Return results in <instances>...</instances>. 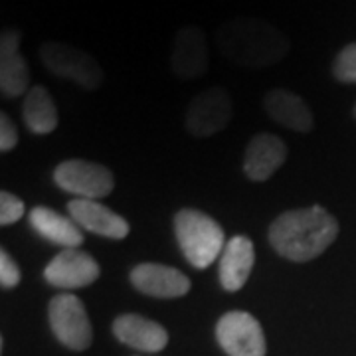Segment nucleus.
I'll return each mask as SVG.
<instances>
[{
	"instance_id": "obj_1",
	"label": "nucleus",
	"mask_w": 356,
	"mask_h": 356,
	"mask_svg": "<svg viewBox=\"0 0 356 356\" xmlns=\"http://www.w3.org/2000/svg\"><path fill=\"white\" fill-rule=\"evenodd\" d=\"M339 236V222L323 206L297 208L283 212L269 226L271 248L289 261H311Z\"/></svg>"
},
{
	"instance_id": "obj_12",
	"label": "nucleus",
	"mask_w": 356,
	"mask_h": 356,
	"mask_svg": "<svg viewBox=\"0 0 356 356\" xmlns=\"http://www.w3.org/2000/svg\"><path fill=\"white\" fill-rule=\"evenodd\" d=\"M131 283L137 291L156 299H177L191 291V280L177 267L163 264H139L133 267Z\"/></svg>"
},
{
	"instance_id": "obj_13",
	"label": "nucleus",
	"mask_w": 356,
	"mask_h": 356,
	"mask_svg": "<svg viewBox=\"0 0 356 356\" xmlns=\"http://www.w3.org/2000/svg\"><path fill=\"white\" fill-rule=\"evenodd\" d=\"M30 89V65L20 54V32L4 30L0 36V91L14 99L26 95Z\"/></svg>"
},
{
	"instance_id": "obj_22",
	"label": "nucleus",
	"mask_w": 356,
	"mask_h": 356,
	"mask_svg": "<svg viewBox=\"0 0 356 356\" xmlns=\"http://www.w3.org/2000/svg\"><path fill=\"white\" fill-rule=\"evenodd\" d=\"M22 280V271L18 264L13 259V255L6 250H0V285L2 289H14Z\"/></svg>"
},
{
	"instance_id": "obj_2",
	"label": "nucleus",
	"mask_w": 356,
	"mask_h": 356,
	"mask_svg": "<svg viewBox=\"0 0 356 356\" xmlns=\"http://www.w3.org/2000/svg\"><path fill=\"white\" fill-rule=\"evenodd\" d=\"M216 44L226 60L250 70L277 64L291 50V40L285 32L261 18L250 16L224 22L218 28Z\"/></svg>"
},
{
	"instance_id": "obj_3",
	"label": "nucleus",
	"mask_w": 356,
	"mask_h": 356,
	"mask_svg": "<svg viewBox=\"0 0 356 356\" xmlns=\"http://www.w3.org/2000/svg\"><path fill=\"white\" fill-rule=\"evenodd\" d=\"M175 234L182 255L196 269L212 266L228 243L224 228L216 220L194 208H182L177 212Z\"/></svg>"
},
{
	"instance_id": "obj_7",
	"label": "nucleus",
	"mask_w": 356,
	"mask_h": 356,
	"mask_svg": "<svg viewBox=\"0 0 356 356\" xmlns=\"http://www.w3.org/2000/svg\"><path fill=\"white\" fill-rule=\"evenodd\" d=\"M232 97L224 88H208L192 97L184 125L192 137H212L232 121Z\"/></svg>"
},
{
	"instance_id": "obj_5",
	"label": "nucleus",
	"mask_w": 356,
	"mask_h": 356,
	"mask_svg": "<svg viewBox=\"0 0 356 356\" xmlns=\"http://www.w3.org/2000/svg\"><path fill=\"white\" fill-rule=\"evenodd\" d=\"M54 182L81 200H102L115 188L113 172L107 166L83 159L60 163L54 170Z\"/></svg>"
},
{
	"instance_id": "obj_9",
	"label": "nucleus",
	"mask_w": 356,
	"mask_h": 356,
	"mask_svg": "<svg viewBox=\"0 0 356 356\" xmlns=\"http://www.w3.org/2000/svg\"><path fill=\"white\" fill-rule=\"evenodd\" d=\"M99 273L102 267L93 259V255L81 252L79 248H70V250H62L46 266L44 280L51 287L64 289L67 293L91 285L93 281H97Z\"/></svg>"
},
{
	"instance_id": "obj_23",
	"label": "nucleus",
	"mask_w": 356,
	"mask_h": 356,
	"mask_svg": "<svg viewBox=\"0 0 356 356\" xmlns=\"http://www.w3.org/2000/svg\"><path fill=\"white\" fill-rule=\"evenodd\" d=\"M18 143V129L6 113L0 115V151L10 153Z\"/></svg>"
},
{
	"instance_id": "obj_20",
	"label": "nucleus",
	"mask_w": 356,
	"mask_h": 356,
	"mask_svg": "<svg viewBox=\"0 0 356 356\" xmlns=\"http://www.w3.org/2000/svg\"><path fill=\"white\" fill-rule=\"evenodd\" d=\"M332 76L341 83H356V44H348L332 62Z\"/></svg>"
},
{
	"instance_id": "obj_19",
	"label": "nucleus",
	"mask_w": 356,
	"mask_h": 356,
	"mask_svg": "<svg viewBox=\"0 0 356 356\" xmlns=\"http://www.w3.org/2000/svg\"><path fill=\"white\" fill-rule=\"evenodd\" d=\"M22 117L26 127L34 135H50L58 127V109L50 91L44 86H32L24 95Z\"/></svg>"
},
{
	"instance_id": "obj_11",
	"label": "nucleus",
	"mask_w": 356,
	"mask_h": 356,
	"mask_svg": "<svg viewBox=\"0 0 356 356\" xmlns=\"http://www.w3.org/2000/svg\"><path fill=\"white\" fill-rule=\"evenodd\" d=\"M67 214L79 228L103 236V238H109V240H125L131 232L127 220L119 216L99 200L74 198L67 204Z\"/></svg>"
},
{
	"instance_id": "obj_24",
	"label": "nucleus",
	"mask_w": 356,
	"mask_h": 356,
	"mask_svg": "<svg viewBox=\"0 0 356 356\" xmlns=\"http://www.w3.org/2000/svg\"><path fill=\"white\" fill-rule=\"evenodd\" d=\"M355 117H356V105H355Z\"/></svg>"
},
{
	"instance_id": "obj_18",
	"label": "nucleus",
	"mask_w": 356,
	"mask_h": 356,
	"mask_svg": "<svg viewBox=\"0 0 356 356\" xmlns=\"http://www.w3.org/2000/svg\"><path fill=\"white\" fill-rule=\"evenodd\" d=\"M30 226L38 232L44 240L56 243L64 250L79 248L83 243V232L70 216H64L48 206H36L28 214Z\"/></svg>"
},
{
	"instance_id": "obj_6",
	"label": "nucleus",
	"mask_w": 356,
	"mask_h": 356,
	"mask_svg": "<svg viewBox=\"0 0 356 356\" xmlns=\"http://www.w3.org/2000/svg\"><path fill=\"white\" fill-rule=\"evenodd\" d=\"M50 327L60 343L70 350H88L93 329L81 299L74 293H60L50 301Z\"/></svg>"
},
{
	"instance_id": "obj_17",
	"label": "nucleus",
	"mask_w": 356,
	"mask_h": 356,
	"mask_svg": "<svg viewBox=\"0 0 356 356\" xmlns=\"http://www.w3.org/2000/svg\"><path fill=\"white\" fill-rule=\"evenodd\" d=\"M264 109L271 121L291 129L295 133H309L315 125L311 107L299 93H293L289 89L267 91L264 97Z\"/></svg>"
},
{
	"instance_id": "obj_4",
	"label": "nucleus",
	"mask_w": 356,
	"mask_h": 356,
	"mask_svg": "<svg viewBox=\"0 0 356 356\" xmlns=\"http://www.w3.org/2000/svg\"><path fill=\"white\" fill-rule=\"evenodd\" d=\"M40 60L51 76L70 79L81 89L93 91L103 83V67L99 62L76 46L62 42H44L40 46Z\"/></svg>"
},
{
	"instance_id": "obj_8",
	"label": "nucleus",
	"mask_w": 356,
	"mask_h": 356,
	"mask_svg": "<svg viewBox=\"0 0 356 356\" xmlns=\"http://www.w3.org/2000/svg\"><path fill=\"white\" fill-rule=\"evenodd\" d=\"M216 339L228 356H266L264 329L245 311H229L220 318Z\"/></svg>"
},
{
	"instance_id": "obj_21",
	"label": "nucleus",
	"mask_w": 356,
	"mask_h": 356,
	"mask_svg": "<svg viewBox=\"0 0 356 356\" xmlns=\"http://www.w3.org/2000/svg\"><path fill=\"white\" fill-rule=\"evenodd\" d=\"M24 202L8 191L0 192V226H13L24 216Z\"/></svg>"
},
{
	"instance_id": "obj_10",
	"label": "nucleus",
	"mask_w": 356,
	"mask_h": 356,
	"mask_svg": "<svg viewBox=\"0 0 356 356\" xmlns=\"http://www.w3.org/2000/svg\"><path fill=\"white\" fill-rule=\"evenodd\" d=\"M208 40L200 28H180L170 50V67L180 79H198L208 72Z\"/></svg>"
},
{
	"instance_id": "obj_14",
	"label": "nucleus",
	"mask_w": 356,
	"mask_h": 356,
	"mask_svg": "<svg viewBox=\"0 0 356 356\" xmlns=\"http://www.w3.org/2000/svg\"><path fill=\"white\" fill-rule=\"evenodd\" d=\"M287 159V145L277 135L259 133L248 143L243 153V172L254 182H266Z\"/></svg>"
},
{
	"instance_id": "obj_15",
	"label": "nucleus",
	"mask_w": 356,
	"mask_h": 356,
	"mask_svg": "<svg viewBox=\"0 0 356 356\" xmlns=\"http://www.w3.org/2000/svg\"><path fill=\"white\" fill-rule=\"evenodd\" d=\"M255 264L254 242L248 236L229 238L224 252L220 255L218 277L224 291L236 293L248 283Z\"/></svg>"
},
{
	"instance_id": "obj_16",
	"label": "nucleus",
	"mask_w": 356,
	"mask_h": 356,
	"mask_svg": "<svg viewBox=\"0 0 356 356\" xmlns=\"http://www.w3.org/2000/svg\"><path fill=\"white\" fill-rule=\"evenodd\" d=\"M113 332L117 341L143 353H159L168 344V332L163 325L135 313H125L115 318Z\"/></svg>"
}]
</instances>
